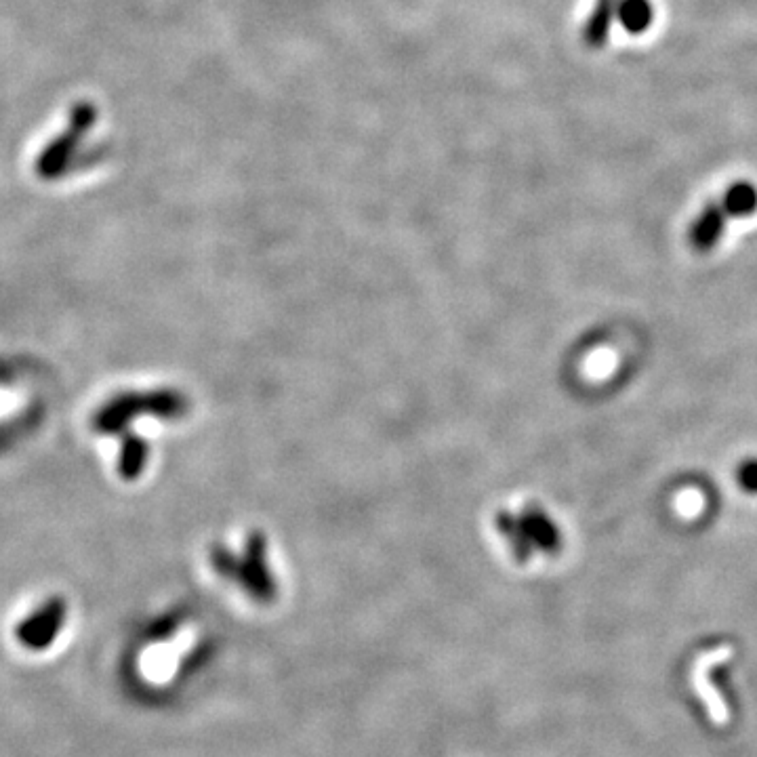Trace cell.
<instances>
[{
    "label": "cell",
    "mask_w": 757,
    "mask_h": 757,
    "mask_svg": "<svg viewBox=\"0 0 757 757\" xmlns=\"http://www.w3.org/2000/svg\"><path fill=\"white\" fill-rule=\"evenodd\" d=\"M196 654V636L186 627H169L152 638L141 678L152 688H173L190 669Z\"/></svg>",
    "instance_id": "cell-1"
},
{
    "label": "cell",
    "mask_w": 757,
    "mask_h": 757,
    "mask_svg": "<svg viewBox=\"0 0 757 757\" xmlns=\"http://www.w3.org/2000/svg\"><path fill=\"white\" fill-rule=\"evenodd\" d=\"M501 535L511 543L520 560H528L535 551H558L562 545V530L541 505H526L518 514L501 511L497 516Z\"/></svg>",
    "instance_id": "cell-2"
},
{
    "label": "cell",
    "mask_w": 757,
    "mask_h": 757,
    "mask_svg": "<svg viewBox=\"0 0 757 757\" xmlns=\"http://www.w3.org/2000/svg\"><path fill=\"white\" fill-rule=\"evenodd\" d=\"M66 619V604L59 598H53L40 606L32 617H28L22 625L17 627V638L24 646L43 650L53 644L57 633L64 627Z\"/></svg>",
    "instance_id": "cell-3"
},
{
    "label": "cell",
    "mask_w": 757,
    "mask_h": 757,
    "mask_svg": "<svg viewBox=\"0 0 757 757\" xmlns=\"http://www.w3.org/2000/svg\"><path fill=\"white\" fill-rule=\"evenodd\" d=\"M728 221H730V215L726 213L720 200L705 204V209L690 225V232H688L690 244L697 251H711L715 244L722 240Z\"/></svg>",
    "instance_id": "cell-4"
},
{
    "label": "cell",
    "mask_w": 757,
    "mask_h": 757,
    "mask_svg": "<svg viewBox=\"0 0 757 757\" xmlns=\"http://www.w3.org/2000/svg\"><path fill=\"white\" fill-rule=\"evenodd\" d=\"M617 11H619V0H598L583 30V38L589 47L600 49L608 43L610 28L617 19Z\"/></svg>",
    "instance_id": "cell-5"
},
{
    "label": "cell",
    "mask_w": 757,
    "mask_h": 757,
    "mask_svg": "<svg viewBox=\"0 0 757 757\" xmlns=\"http://www.w3.org/2000/svg\"><path fill=\"white\" fill-rule=\"evenodd\" d=\"M722 207L732 217H751L757 213V188L751 181H736L720 198Z\"/></svg>",
    "instance_id": "cell-6"
},
{
    "label": "cell",
    "mask_w": 757,
    "mask_h": 757,
    "mask_svg": "<svg viewBox=\"0 0 757 757\" xmlns=\"http://www.w3.org/2000/svg\"><path fill=\"white\" fill-rule=\"evenodd\" d=\"M617 19L629 34H644L654 22L650 0H619Z\"/></svg>",
    "instance_id": "cell-7"
},
{
    "label": "cell",
    "mask_w": 757,
    "mask_h": 757,
    "mask_svg": "<svg viewBox=\"0 0 757 757\" xmlns=\"http://www.w3.org/2000/svg\"><path fill=\"white\" fill-rule=\"evenodd\" d=\"M143 455H146V450H143V444L129 436L125 446H122V457H120V472L125 478H133L139 474V469L143 465Z\"/></svg>",
    "instance_id": "cell-8"
},
{
    "label": "cell",
    "mask_w": 757,
    "mask_h": 757,
    "mask_svg": "<svg viewBox=\"0 0 757 757\" xmlns=\"http://www.w3.org/2000/svg\"><path fill=\"white\" fill-rule=\"evenodd\" d=\"M736 484H739L745 493L757 495V459H745L736 467Z\"/></svg>",
    "instance_id": "cell-9"
}]
</instances>
